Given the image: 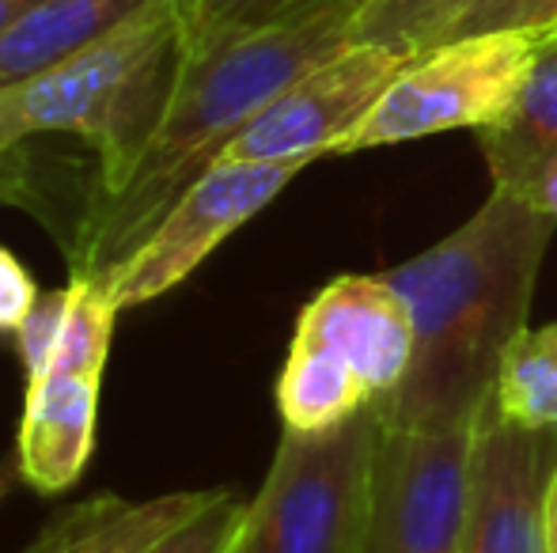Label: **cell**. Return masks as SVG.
<instances>
[{
  "instance_id": "1",
  "label": "cell",
  "mask_w": 557,
  "mask_h": 553,
  "mask_svg": "<svg viewBox=\"0 0 557 553\" xmlns=\"http://www.w3.org/2000/svg\"><path fill=\"white\" fill-rule=\"evenodd\" d=\"M554 228L557 216L528 193L493 186L467 224L383 274L413 315L410 372L372 402L383 428H447L478 417L505 349L528 330Z\"/></svg>"
},
{
  "instance_id": "2",
  "label": "cell",
  "mask_w": 557,
  "mask_h": 553,
  "mask_svg": "<svg viewBox=\"0 0 557 553\" xmlns=\"http://www.w3.org/2000/svg\"><path fill=\"white\" fill-rule=\"evenodd\" d=\"M364 0H323L273 27L250 30L198 58H186L160 129L133 178L107 201L88 205L73 251L76 274L103 277L129 259L171 205L198 183L281 91L352 46Z\"/></svg>"
},
{
  "instance_id": "3",
  "label": "cell",
  "mask_w": 557,
  "mask_h": 553,
  "mask_svg": "<svg viewBox=\"0 0 557 553\" xmlns=\"http://www.w3.org/2000/svg\"><path fill=\"white\" fill-rule=\"evenodd\" d=\"M186 65L183 0H148L61 65L0 88V163L30 137L76 134L99 155L107 201L137 171Z\"/></svg>"
},
{
  "instance_id": "4",
  "label": "cell",
  "mask_w": 557,
  "mask_h": 553,
  "mask_svg": "<svg viewBox=\"0 0 557 553\" xmlns=\"http://www.w3.org/2000/svg\"><path fill=\"white\" fill-rule=\"evenodd\" d=\"M380 414L368 406L331 432H285L232 553H364Z\"/></svg>"
},
{
  "instance_id": "5",
  "label": "cell",
  "mask_w": 557,
  "mask_h": 553,
  "mask_svg": "<svg viewBox=\"0 0 557 553\" xmlns=\"http://www.w3.org/2000/svg\"><path fill=\"white\" fill-rule=\"evenodd\" d=\"M535 50L539 30H493L418 53L334 155L497 126L528 84Z\"/></svg>"
},
{
  "instance_id": "6",
  "label": "cell",
  "mask_w": 557,
  "mask_h": 553,
  "mask_svg": "<svg viewBox=\"0 0 557 553\" xmlns=\"http://www.w3.org/2000/svg\"><path fill=\"white\" fill-rule=\"evenodd\" d=\"M474 425L478 417L447 428H383L364 553L462 550Z\"/></svg>"
},
{
  "instance_id": "7",
  "label": "cell",
  "mask_w": 557,
  "mask_h": 553,
  "mask_svg": "<svg viewBox=\"0 0 557 553\" xmlns=\"http://www.w3.org/2000/svg\"><path fill=\"white\" fill-rule=\"evenodd\" d=\"M304 167L308 160H216L198 183L186 186V193L163 213V221L148 231L145 243L103 274L117 311L137 307L183 285L227 236H235L250 216L262 213Z\"/></svg>"
},
{
  "instance_id": "8",
  "label": "cell",
  "mask_w": 557,
  "mask_h": 553,
  "mask_svg": "<svg viewBox=\"0 0 557 553\" xmlns=\"http://www.w3.org/2000/svg\"><path fill=\"white\" fill-rule=\"evenodd\" d=\"M418 58L406 46L352 42L337 58L323 61L308 76L281 91L232 144L221 160L243 163H281L334 155L337 144L368 118L383 91L403 76V68Z\"/></svg>"
},
{
  "instance_id": "9",
  "label": "cell",
  "mask_w": 557,
  "mask_h": 553,
  "mask_svg": "<svg viewBox=\"0 0 557 553\" xmlns=\"http://www.w3.org/2000/svg\"><path fill=\"white\" fill-rule=\"evenodd\" d=\"M550 432L508 425L485 399L474 425L470 504L459 553H546L543 489L550 474Z\"/></svg>"
},
{
  "instance_id": "10",
  "label": "cell",
  "mask_w": 557,
  "mask_h": 553,
  "mask_svg": "<svg viewBox=\"0 0 557 553\" xmlns=\"http://www.w3.org/2000/svg\"><path fill=\"white\" fill-rule=\"evenodd\" d=\"M293 338L342 356L372 399L395 391L413 364V315L383 274H345L323 285L300 311Z\"/></svg>"
},
{
  "instance_id": "11",
  "label": "cell",
  "mask_w": 557,
  "mask_h": 553,
  "mask_svg": "<svg viewBox=\"0 0 557 553\" xmlns=\"http://www.w3.org/2000/svg\"><path fill=\"white\" fill-rule=\"evenodd\" d=\"M99 384L103 372H50L38 384H27L15 466L30 489L53 497L81 481L96 448Z\"/></svg>"
},
{
  "instance_id": "12",
  "label": "cell",
  "mask_w": 557,
  "mask_h": 553,
  "mask_svg": "<svg viewBox=\"0 0 557 553\" xmlns=\"http://www.w3.org/2000/svg\"><path fill=\"white\" fill-rule=\"evenodd\" d=\"M227 489H186L163 493L152 501H125L114 493H99L91 501L61 508L23 553H148L168 535L213 508Z\"/></svg>"
},
{
  "instance_id": "13",
  "label": "cell",
  "mask_w": 557,
  "mask_h": 553,
  "mask_svg": "<svg viewBox=\"0 0 557 553\" xmlns=\"http://www.w3.org/2000/svg\"><path fill=\"white\" fill-rule=\"evenodd\" d=\"M493 186L535 193L543 171L557 160V27L539 30L535 65L497 126L478 129Z\"/></svg>"
},
{
  "instance_id": "14",
  "label": "cell",
  "mask_w": 557,
  "mask_h": 553,
  "mask_svg": "<svg viewBox=\"0 0 557 553\" xmlns=\"http://www.w3.org/2000/svg\"><path fill=\"white\" fill-rule=\"evenodd\" d=\"M148 0H38L0 30V88H12L88 50Z\"/></svg>"
},
{
  "instance_id": "15",
  "label": "cell",
  "mask_w": 557,
  "mask_h": 553,
  "mask_svg": "<svg viewBox=\"0 0 557 553\" xmlns=\"http://www.w3.org/2000/svg\"><path fill=\"white\" fill-rule=\"evenodd\" d=\"M364 379L331 349L293 338L288 361L277 376V414L285 432H331L372 406Z\"/></svg>"
},
{
  "instance_id": "16",
  "label": "cell",
  "mask_w": 557,
  "mask_h": 553,
  "mask_svg": "<svg viewBox=\"0 0 557 553\" xmlns=\"http://www.w3.org/2000/svg\"><path fill=\"white\" fill-rule=\"evenodd\" d=\"M493 410L528 432H557V323L523 330L505 349Z\"/></svg>"
},
{
  "instance_id": "17",
  "label": "cell",
  "mask_w": 557,
  "mask_h": 553,
  "mask_svg": "<svg viewBox=\"0 0 557 553\" xmlns=\"http://www.w3.org/2000/svg\"><path fill=\"white\" fill-rule=\"evenodd\" d=\"M114 318H117V303L111 300L107 280L96 274H76L73 269L65 330H61L58 356H53L50 372H103L114 338Z\"/></svg>"
},
{
  "instance_id": "18",
  "label": "cell",
  "mask_w": 557,
  "mask_h": 553,
  "mask_svg": "<svg viewBox=\"0 0 557 553\" xmlns=\"http://www.w3.org/2000/svg\"><path fill=\"white\" fill-rule=\"evenodd\" d=\"M323 0H183L186 58H198L250 30L273 27Z\"/></svg>"
},
{
  "instance_id": "19",
  "label": "cell",
  "mask_w": 557,
  "mask_h": 553,
  "mask_svg": "<svg viewBox=\"0 0 557 553\" xmlns=\"http://www.w3.org/2000/svg\"><path fill=\"white\" fill-rule=\"evenodd\" d=\"M462 4L467 0H364L352 23V42H387L425 53L441 42Z\"/></svg>"
},
{
  "instance_id": "20",
  "label": "cell",
  "mask_w": 557,
  "mask_h": 553,
  "mask_svg": "<svg viewBox=\"0 0 557 553\" xmlns=\"http://www.w3.org/2000/svg\"><path fill=\"white\" fill-rule=\"evenodd\" d=\"M557 27V0H467L441 42L493 30H550ZM436 42V46H441Z\"/></svg>"
},
{
  "instance_id": "21",
  "label": "cell",
  "mask_w": 557,
  "mask_h": 553,
  "mask_svg": "<svg viewBox=\"0 0 557 553\" xmlns=\"http://www.w3.org/2000/svg\"><path fill=\"white\" fill-rule=\"evenodd\" d=\"M65 315H69V285L53 288V292H38L35 307L27 311V318L15 330V353H20L27 384L46 379V372L53 368L61 330H65Z\"/></svg>"
},
{
  "instance_id": "22",
  "label": "cell",
  "mask_w": 557,
  "mask_h": 553,
  "mask_svg": "<svg viewBox=\"0 0 557 553\" xmlns=\"http://www.w3.org/2000/svg\"><path fill=\"white\" fill-rule=\"evenodd\" d=\"M243 516H247V504H239L232 493H224L213 508H206L194 524L168 535L160 546H152L148 553H232Z\"/></svg>"
},
{
  "instance_id": "23",
  "label": "cell",
  "mask_w": 557,
  "mask_h": 553,
  "mask_svg": "<svg viewBox=\"0 0 557 553\" xmlns=\"http://www.w3.org/2000/svg\"><path fill=\"white\" fill-rule=\"evenodd\" d=\"M38 300L35 277L23 269V262L12 251L0 247V334H15L27 311Z\"/></svg>"
},
{
  "instance_id": "24",
  "label": "cell",
  "mask_w": 557,
  "mask_h": 553,
  "mask_svg": "<svg viewBox=\"0 0 557 553\" xmlns=\"http://www.w3.org/2000/svg\"><path fill=\"white\" fill-rule=\"evenodd\" d=\"M543 539L546 553H557V466H550L543 489Z\"/></svg>"
},
{
  "instance_id": "25",
  "label": "cell",
  "mask_w": 557,
  "mask_h": 553,
  "mask_svg": "<svg viewBox=\"0 0 557 553\" xmlns=\"http://www.w3.org/2000/svg\"><path fill=\"white\" fill-rule=\"evenodd\" d=\"M531 201H535L539 209H546L550 216H557V160L543 171V178L535 183V193H531Z\"/></svg>"
},
{
  "instance_id": "26",
  "label": "cell",
  "mask_w": 557,
  "mask_h": 553,
  "mask_svg": "<svg viewBox=\"0 0 557 553\" xmlns=\"http://www.w3.org/2000/svg\"><path fill=\"white\" fill-rule=\"evenodd\" d=\"M30 4H38V0H0V30L12 27V23L20 20Z\"/></svg>"
},
{
  "instance_id": "27",
  "label": "cell",
  "mask_w": 557,
  "mask_h": 553,
  "mask_svg": "<svg viewBox=\"0 0 557 553\" xmlns=\"http://www.w3.org/2000/svg\"><path fill=\"white\" fill-rule=\"evenodd\" d=\"M20 478V466L15 463H0V504H4L8 489H12V481Z\"/></svg>"
}]
</instances>
